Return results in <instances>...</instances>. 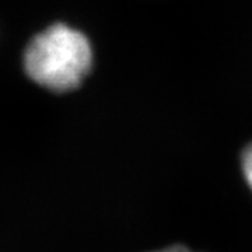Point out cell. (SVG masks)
<instances>
[{"label":"cell","instance_id":"cell-1","mask_svg":"<svg viewBox=\"0 0 252 252\" xmlns=\"http://www.w3.org/2000/svg\"><path fill=\"white\" fill-rule=\"evenodd\" d=\"M93 51L89 39L64 24L46 28L26 49L24 67L36 84L48 90L70 91L90 72Z\"/></svg>","mask_w":252,"mask_h":252},{"label":"cell","instance_id":"cell-3","mask_svg":"<svg viewBox=\"0 0 252 252\" xmlns=\"http://www.w3.org/2000/svg\"><path fill=\"white\" fill-rule=\"evenodd\" d=\"M156 252H192L190 250H188L187 247L184 245H172V247H168V248H164V250H160V251Z\"/></svg>","mask_w":252,"mask_h":252},{"label":"cell","instance_id":"cell-2","mask_svg":"<svg viewBox=\"0 0 252 252\" xmlns=\"http://www.w3.org/2000/svg\"><path fill=\"white\" fill-rule=\"evenodd\" d=\"M243 171L245 180L252 189V144L245 147L243 152Z\"/></svg>","mask_w":252,"mask_h":252}]
</instances>
